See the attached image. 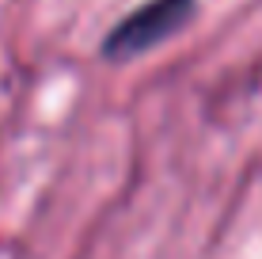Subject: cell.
<instances>
[{
  "mask_svg": "<svg viewBox=\"0 0 262 259\" xmlns=\"http://www.w3.org/2000/svg\"><path fill=\"white\" fill-rule=\"evenodd\" d=\"M194 19V0H144L133 8L125 19H118L103 38V57L106 61H133L141 53L164 46L175 38L186 23Z\"/></svg>",
  "mask_w": 262,
  "mask_h": 259,
  "instance_id": "6da1fadb",
  "label": "cell"
}]
</instances>
